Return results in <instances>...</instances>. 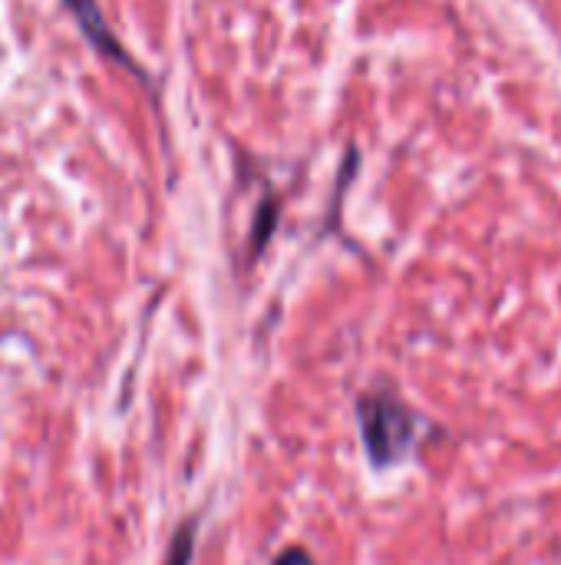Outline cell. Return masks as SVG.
<instances>
[{
	"mask_svg": "<svg viewBox=\"0 0 561 565\" xmlns=\"http://www.w3.org/2000/svg\"><path fill=\"white\" fill-rule=\"evenodd\" d=\"M357 424H360V440L374 467L387 470L403 463L417 444H420V427L423 420L393 394L377 391L364 394L357 401Z\"/></svg>",
	"mask_w": 561,
	"mask_h": 565,
	"instance_id": "6da1fadb",
	"label": "cell"
},
{
	"mask_svg": "<svg viewBox=\"0 0 561 565\" xmlns=\"http://www.w3.org/2000/svg\"><path fill=\"white\" fill-rule=\"evenodd\" d=\"M66 3V10L76 17V23H79V30L86 33V40L99 50V53H106V56H112L116 63H122L126 70H132V73H139V66H136V60L122 50V43L112 36V30H109V23L103 20V10H99V3L96 0H63Z\"/></svg>",
	"mask_w": 561,
	"mask_h": 565,
	"instance_id": "7a4b0ae2",
	"label": "cell"
},
{
	"mask_svg": "<svg viewBox=\"0 0 561 565\" xmlns=\"http://www.w3.org/2000/svg\"><path fill=\"white\" fill-rule=\"evenodd\" d=\"M192 550H195V526H182L179 536L169 546L165 565H188L192 563Z\"/></svg>",
	"mask_w": 561,
	"mask_h": 565,
	"instance_id": "3957f363",
	"label": "cell"
},
{
	"mask_svg": "<svg viewBox=\"0 0 561 565\" xmlns=\"http://www.w3.org/2000/svg\"><path fill=\"white\" fill-rule=\"evenodd\" d=\"M274 565H317V563L311 559V553H308V550H301V546H291V550H284V553L274 559Z\"/></svg>",
	"mask_w": 561,
	"mask_h": 565,
	"instance_id": "277c9868",
	"label": "cell"
}]
</instances>
